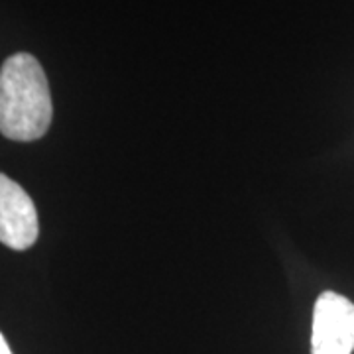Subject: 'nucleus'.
I'll list each match as a JSON object with an SVG mask.
<instances>
[{
	"mask_svg": "<svg viewBox=\"0 0 354 354\" xmlns=\"http://www.w3.org/2000/svg\"><path fill=\"white\" fill-rule=\"evenodd\" d=\"M0 354H12V351H10V346H8V342H6L2 333H0Z\"/></svg>",
	"mask_w": 354,
	"mask_h": 354,
	"instance_id": "20e7f679",
	"label": "nucleus"
},
{
	"mask_svg": "<svg viewBox=\"0 0 354 354\" xmlns=\"http://www.w3.org/2000/svg\"><path fill=\"white\" fill-rule=\"evenodd\" d=\"M50 83L32 53H14L0 67V132L16 142L41 138L51 124Z\"/></svg>",
	"mask_w": 354,
	"mask_h": 354,
	"instance_id": "f257e3e1",
	"label": "nucleus"
},
{
	"mask_svg": "<svg viewBox=\"0 0 354 354\" xmlns=\"http://www.w3.org/2000/svg\"><path fill=\"white\" fill-rule=\"evenodd\" d=\"M36 205L16 181L0 174V242L12 250H28L38 241Z\"/></svg>",
	"mask_w": 354,
	"mask_h": 354,
	"instance_id": "7ed1b4c3",
	"label": "nucleus"
},
{
	"mask_svg": "<svg viewBox=\"0 0 354 354\" xmlns=\"http://www.w3.org/2000/svg\"><path fill=\"white\" fill-rule=\"evenodd\" d=\"M354 304L337 291H323L313 309V354H353Z\"/></svg>",
	"mask_w": 354,
	"mask_h": 354,
	"instance_id": "f03ea898",
	"label": "nucleus"
}]
</instances>
